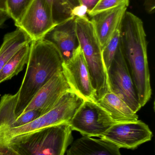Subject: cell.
I'll return each mask as SVG.
<instances>
[{
  "label": "cell",
  "mask_w": 155,
  "mask_h": 155,
  "mask_svg": "<svg viewBox=\"0 0 155 155\" xmlns=\"http://www.w3.org/2000/svg\"><path fill=\"white\" fill-rule=\"evenodd\" d=\"M66 155H122L120 148L103 139L83 136L72 143Z\"/></svg>",
  "instance_id": "cell-14"
},
{
  "label": "cell",
  "mask_w": 155,
  "mask_h": 155,
  "mask_svg": "<svg viewBox=\"0 0 155 155\" xmlns=\"http://www.w3.org/2000/svg\"><path fill=\"white\" fill-rule=\"evenodd\" d=\"M62 59L52 44L43 40L32 41L27 68L18 94L13 117L1 130L8 128L23 112L38 90L54 75L62 71Z\"/></svg>",
  "instance_id": "cell-2"
},
{
  "label": "cell",
  "mask_w": 155,
  "mask_h": 155,
  "mask_svg": "<svg viewBox=\"0 0 155 155\" xmlns=\"http://www.w3.org/2000/svg\"><path fill=\"white\" fill-rule=\"evenodd\" d=\"M153 132L148 126L141 120L127 123H116L101 137L119 147L136 149L144 143L151 141Z\"/></svg>",
  "instance_id": "cell-8"
},
{
  "label": "cell",
  "mask_w": 155,
  "mask_h": 155,
  "mask_svg": "<svg viewBox=\"0 0 155 155\" xmlns=\"http://www.w3.org/2000/svg\"><path fill=\"white\" fill-rule=\"evenodd\" d=\"M32 41L43 39L55 25L51 7L46 0H33L20 22L15 25Z\"/></svg>",
  "instance_id": "cell-9"
},
{
  "label": "cell",
  "mask_w": 155,
  "mask_h": 155,
  "mask_svg": "<svg viewBox=\"0 0 155 155\" xmlns=\"http://www.w3.org/2000/svg\"><path fill=\"white\" fill-rule=\"evenodd\" d=\"M72 140L66 123L0 141L21 155H64Z\"/></svg>",
  "instance_id": "cell-3"
},
{
  "label": "cell",
  "mask_w": 155,
  "mask_h": 155,
  "mask_svg": "<svg viewBox=\"0 0 155 155\" xmlns=\"http://www.w3.org/2000/svg\"><path fill=\"white\" fill-rule=\"evenodd\" d=\"M75 18L71 17L56 25L43 38L56 48L63 62L72 58L80 47Z\"/></svg>",
  "instance_id": "cell-12"
},
{
  "label": "cell",
  "mask_w": 155,
  "mask_h": 155,
  "mask_svg": "<svg viewBox=\"0 0 155 155\" xmlns=\"http://www.w3.org/2000/svg\"><path fill=\"white\" fill-rule=\"evenodd\" d=\"M6 2V0H0V28L10 18L7 12Z\"/></svg>",
  "instance_id": "cell-23"
},
{
  "label": "cell",
  "mask_w": 155,
  "mask_h": 155,
  "mask_svg": "<svg viewBox=\"0 0 155 155\" xmlns=\"http://www.w3.org/2000/svg\"><path fill=\"white\" fill-rule=\"evenodd\" d=\"M62 72L71 88L84 100L95 101V93L81 47L62 64Z\"/></svg>",
  "instance_id": "cell-10"
},
{
  "label": "cell",
  "mask_w": 155,
  "mask_h": 155,
  "mask_svg": "<svg viewBox=\"0 0 155 155\" xmlns=\"http://www.w3.org/2000/svg\"><path fill=\"white\" fill-rule=\"evenodd\" d=\"M84 99L74 91L66 92L50 111L29 124L0 131V140L35 132L63 123H69Z\"/></svg>",
  "instance_id": "cell-5"
},
{
  "label": "cell",
  "mask_w": 155,
  "mask_h": 155,
  "mask_svg": "<svg viewBox=\"0 0 155 155\" xmlns=\"http://www.w3.org/2000/svg\"><path fill=\"white\" fill-rule=\"evenodd\" d=\"M130 0H99L96 6L88 15L89 16H93L103 11L119 6L122 5H125L128 6Z\"/></svg>",
  "instance_id": "cell-22"
},
{
  "label": "cell",
  "mask_w": 155,
  "mask_h": 155,
  "mask_svg": "<svg viewBox=\"0 0 155 155\" xmlns=\"http://www.w3.org/2000/svg\"><path fill=\"white\" fill-rule=\"evenodd\" d=\"M115 124L105 110L90 100L84 101L69 123L72 131L83 136L100 138Z\"/></svg>",
  "instance_id": "cell-6"
},
{
  "label": "cell",
  "mask_w": 155,
  "mask_h": 155,
  "mask_svg": "<svg viewBox=\"0 0 155 155\" xmlns=\"http://www.w3.org/2000/svg\"><path fill=\"white\" fill-rule=\"evenodd\" d=\"M70 91L73 90L62 71L60 72L38 90L22 114L29 110H36L44 114L52 109L62 96Z\"/></svg>",
  "instance_id": "cell-11"
},
{
  "label": "cell",
  "mask_w": 155,
  "mask_h": 155,
  "mask_svg": "<svg viewBox=\"0 0 155 155\" xmlns=\"http://www.w3.org/2000/svg\"><path fill=\"white\" fill-rule=\"evenodd\" d=\"M110 92L124 101L133 112L141 108L133 79L119 47L113 60L107 71Z\"/></svg>",
  "instance_id": "cell-7"
},
{
  "label": "cell",
  "mask_w": 155,
  "mask_h": 155,
  "mask_svg": "<svg viewBox=\"0 0 155 155\" xmlns=\"http://www.w3.org/2000/svg\"><path fill=\"white\" fill-rule=\"evenodd\" d=\"M33 0H6L7 12L15 25L20 22L25 13Z\"/></svg>",
  "instance_id": "cell-20"
},
{
  "label": "cell",
  "mask_w": 155,
  "mask_h": 155,
  "mask_svg": "<svg viewBox=\"0 0 155 155\" xmlns=\"http://www.w3.org/2000/svg\"><path fill=\"white\" fill-rule=\"evenodd\" d=\"M75 18L77 36L94 89L96 102L110 92L102 47L88 16Z\"/></svg>",
  "instance_id": "cell-4"
},
{
  "label": "cell",
  "mask_w": 155,
  "mask_h": 155,
  "mask_svg": "<svg viewBox=\"0 0 155 155\" xmlns=\"http://www.w3.org/2000/svg\"><path fill=\"white\" fill-rule=\"evenodd\" d=\"M87 9L85 5H80L76 7L72 12V15L74 17H83L87 16Z\"/></svg>",
  "instance_id": "cell-24"
},
{
  "label": "cell",
  "mask_w": 155,
  "mask_h": 155,
  "mask_svg": "<svg viewBox=\"0 0 155 155\" xmlns=\"http://www.w3.org/2000/svg\"><path fill=\"white\" fill-rule=\"evenodd\" d=\"M32 41L28 35L18 27L15 31L5 34L0 47V71L17 51Z\"/></svg>",
  "instance_id": "cell-16"
},
{
  "label": "cell",
  "mask_w": 155,
  "mask_h": 155,
  "mask_svg": "<svg viewBox=\"0 0 155 155\" xmlns=\"http://www.w3.org/2000/svg\"><path fill=\"white\" fill-rule=\"evenodd\" d=\"M42 115L41 112L38 110H31L26 111L19 115L8 128L3 130L10 129L13 127H19L24 125L31 123Z\"/></svg>",
  "instance_id": "cell-21"
},
{
  "label": "cell",
  "mask_w": 155,
  "mask_h": 155,
  "mask_svg": "<svg viewBox=\"0 0 155 155\" xmlns=\"http://www.w3.org/2000/svg\"><path fill=\"white\" fill-rule=\"evenodd\" d=\"M120 44L119 27L116 30L105 46L102 49V56L106 71L110 67L116 54L120 47Z\"/></svg>",
  "instance_id": "cell-19"
},
{
  "label": "cell",
  "mask_w": 155,
  "mask_h": 155,
  "mask_svg": "<svg viewBox=\"0 0 155 155\" xmlns=\"http://www.w3.org/2000/svg\"><path fill=\"white\" fill-rule=\"evenodd\" d=\"M81 5H85L87 8V14L91 12L98 3L99 0H79Z\"/></svg>",
  "instance_id": "cell-26"
},
{
  "label": "cell",
  "mask_w": 155,
  "mask_h": 155,
  "mask_svg": "<svg viewBox=\"0 0 155 155\" xmlns=\"http://www.w3.org/2000/svg\"><path fill=\"white\" fill-rule=\"evenodd\" d=\"M128 6L122 5L91 16V21L103 49L119 27Z\"/></svg>",
  "instance_id": "cell-13"
},
{
  "label": "cell",
  "mask_w": 155,
  "mask_h": 155,
  "mask_svg": "<svg viewBox=\"0 0 155 155\" xmlns=\"http://www.w3.org/2000/svg\"><path fill=\"white\" fill-rule=\"evenodd\" d=\"M0 155H21L9 146L0 141Z\"/></svg>",
  "instance_id": "cell-25"
},
{
  "label": "cell",
  "mask_w": 155,
  "mask_h": 155,
  "mask_svg": "<svg viewBox=\"0 0 155 155\" xmlns=\"http://www.w3.org/2000/svg\"><path fill=\"white\" fill-rule=\"evenodd\" d=\"M119 31L122 54L143 107L151 98L152 91L143 23L140 18L126 11Z\"/></svg>",
  "instance_id": "cell-1"
},
{
  "label": "cell",
  "mask_w": 155,
  "mask_h": 155,
  "mask_svg": "<svg viewBox=\"0 0 155 155\" xmlns=\"http://www.w3.org/2000/svg\"><path fill=\"white\" fill-rule=\"evenodd\" d=\"M51 7L55 24L72 17V12L81 5L79 0H46Z\"/></svg>",
  "instance_id": "cell-18"
},
{
  "label": "cell",
  "mask_w": 155,
  "mask_h": 155,
  "mask_svg": "<svg viewBox=\"0 0 155 155\" xmlns=\"http://www.w3.org/2000/svg\"><path fill=\"white\" fill-rule=\"evenodd\" d=\"M96 103L107 112L116 123L135 122L138 116L119 97L111 92L106 94Z\"/></svg>",
  "instance_id": "cell-15"
},
{
  "label": "cell",
  "mask_w": 155,
  "mask_h": 155,
  "mask_svg": "<svg viewBox=\"0 0 155 155\" xmlns=\"http://www.w3.org/2000/svg\"><path fill=\"white\" fill-rule=\"evenodd\" d=\"M30 44L31 43L22 47L5 64L0 71V84L11 79L22 71L28 62Z\"/></svg>",
  "instance_id": "cell-17"
},
{
  "label": "cell",
  "mask_w": 155,
  "mask_h": 155,
  "mask_svg": "<svg viewBox=\"0 0 155 155\" xmlns=\"http://www.w3.org/2000/svg\"><path fill=\"white\" fill-rule=\"evenodd\" d=\"M144 5L146 11L148 13L155 12V0H144Z\"/></svg>",
  "instance_id": "cell-27"
}]
</instances>
